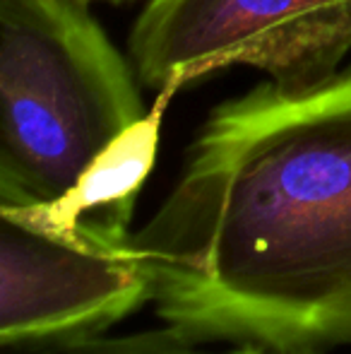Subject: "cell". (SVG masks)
<instances>
[{
	"label": "cell",
	"mask_w": 351,
	"mask_h": 354,
	"mask_svg": "<svg viewBox=\"0 0 351 354\" xmlns=\"http://www.w3.org/2000/svg\"><path fill=\"white\" fill-rule=\"evenodd\" d=\"M85 3H92V0H85ZM108 3H123V0H108Z\"/></svg>",
	"instance_id": "obj_7"
},
{
	"label": "cell",
	"mask_w": 351,
	"mask_h": 354,
	"mask_svg": "<svg viewBox=\"0 0 351 354\" xmlns=\"http://www.w3.org/2000/svg\"><path fill=\"white\" fill-rule=\"evenodd\" d=\"M128 51L157 92L236 66L281 89H308L351 53V0H150Z\"/></svg>",
	"instance_id": "obj_3"
},
{
	"label": "cell",
	"mask_w": 351,
	"mask_h": 354,
	"mask_svg": "<svg viewBox=\"0 0 351 354\" xmlns=\"http://www.w3.org/2000/svg\"><path fill=\"white\" fill-rule=\"evenodd\" d=\"M178 92V87L159 89L154 106L106 145L63 198L46 205L0 207V214L61 239L80 234L108 241L130 239L137 196L154 169L166 106Z\"/></svg>",
	"instance_id": "obj_5"
},
{
	"label": "cell",
	"mask_w": 351,
	"mask_h": 354,
	"mask_svg": "<svg viewBox=\"0 0 351 354\" xmlns=\"http://www.w3.org/2000/svg\"><path fill=\"white\" fill-rule=\"evenodd\" d=\"M85 0H0V207L46 205L150 109Z\"/></svg>",
	"instance_id": "obj_2"
},
{
	"label": "cell",
	"mask_w": 351,
	"mask_h": 354,
	"mask_svg": "<svg viewBox=\"0 0 351 354\" xmlns=\"http://www.w3.org/2000/svg\"><path fill=\"white\" fill-rule=\"evenodd\" d=\"M130 239H61L0 214V347L106 333L152 301Z\"/></svg>",
	"instance_id": "obj_4"
},
{
	"label": "cell",
	"mask_w": 351,
	"mask_h": 354,
	"mask_svg": "<svg viewBox=\"0 0 351 354\" xmlns=\"http://www.w3.org/2000/svg\"><path fill=\"white\" fill-rule=\"evenodd\" d=\"M130 241L171 326L291 352L351 345V66L212 109Z\"/></svg>",
	"instance_id": "obj_1"
},
{
	"label": "cell",
	"mask_w": 351,
	"mask_h": 354,
	"mask_svg": "<svg viewBox=\"0 0 351 354\" xmlns=\"http://www.w3.org/2000/svg\"><path fill=\"white\" fill-rule=\"evenodd\" d=\"M217 340H207L195 333L166 323V328L128 333V335H77L66 340L34 342V345L3 347V354H320V352H291L253 342H231L214 347Z\"/></svg>",
	"instance_id": "obj_6"
}]
</instances>
